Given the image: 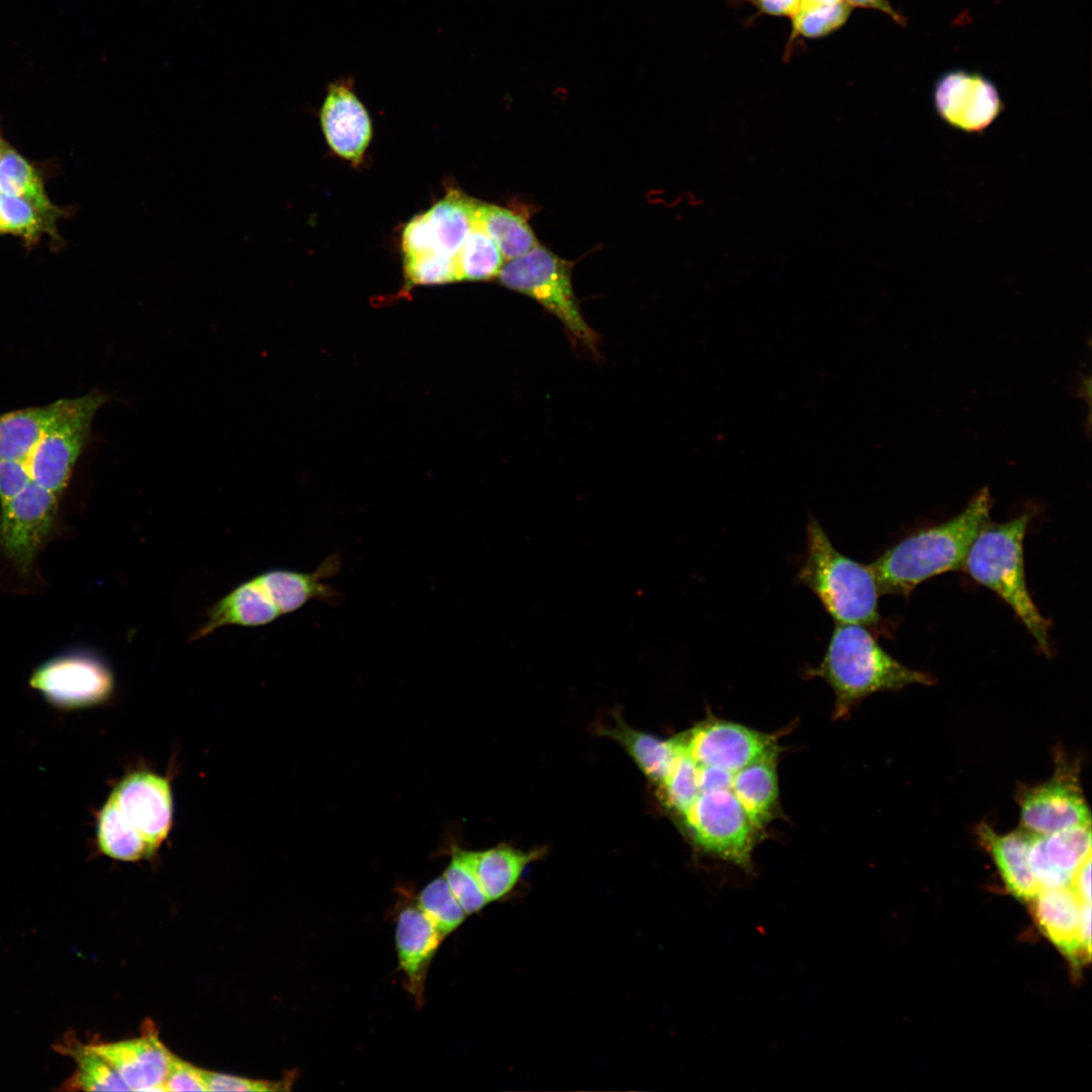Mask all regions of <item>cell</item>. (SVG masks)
Listing matches in <instances>:
<instances>
[{
    "label": "cell",
    "mask_w": 1092,
    "mask_h": 1092,
    "mask_svg": "<svg viewBox=\"0 0 1092 1092\" xmlns=\"http://www.w3.org/2000/svg\"><path fill=\"white\" fill-rule=\"evenodd\" d=\"M691 765L689 803L676 817L703 852L744 870L780 812L776 735L709 718L675 736Z\"/></svg>",
    "instance_id": "cell-1"
},
{
    "label": "cell",
    "mask_w": 1092,
    "mask_h": 1092,
    "mask_svg": "<svg viewBox=\"0 0 1092 1092\" xmlns=\"http://www.w3.org/2000/svg\"><path fill=\"white\" fill-rule=\"evenodd\" d=\"M992 498L987 487L953 518L904 538L870 567L881 595H907L919 583L963 568L969 549L988 522Z\"/></svg>",
    "instance_id": "cell-2"
},
{
    "label": "cell",
    "mask_w": 1092,
    "mask_h": 1092,
    "mask_svg": "<svg viewBox=\"0 0 1092 1092\" xmlns=\"http://www.w3.org/2000/svg\"><path fill=\"white\" fill-rule=\"evenodd\" d=\"M807 673L822 678L833 690L834 719L843 718L875 693L933 682L928 673L892 657L866 626L855 624H835L822 660Z\"/></svg>",
    "instance_id": "cell-3"
},
{
    "label": "cell",
    "mask_w": 1092,
    "mask_h": 1092,
    "mask_svg": "<svg viewBox=\"0 0 1092 1092\" xmlns=\"http://www.w3.org/2000/svg\"><path fill=\"white\" fill-rule=\"evenodd\" d=\"M836 624L876 627L881 596L870 567L838 551L819 522L807 525L806 554L797 574Z\"/></svg>",
    "instance_id": "cell-4"
},
{
    "label": "cell",
    "mask_w": 1092,
    "mask_h": 1092,
    "mask_svg": "<svg viewBox=\"0 0 1092 1092\" xmlns=\"http://www.w3.org/2000/svg\"><path fill=\"white\" fill-rule=\"evenodd\" d=\"M1029 515L1001 523L987 522L974 539L963 568L996 593L1016 614L1042 652L1050 654V622L1040 614L1026 585L1023 539Z\"/></svg>",
    "instance_id": "cell-5"
},
{
    "label": "cell",
    "mask_w": 1092,
    "mask_h": 1092,
    "mask_svg": "<svg viewBox=\"0 0 1092 1092\" xmlns=\"http://www.w3.org/2000/svg\"><path fill=\"white\" fill-rule=\"evenodd\" d=\"M571 263L540 244L528 253L507 260L497 281L533 298L564 327L574 344L598 354L599 335L584 320L571 283Z\"/></svg>",
    "instance_id": "cell-6"
},
{
    "label": "cell",
    "mask_w": 1092,
    "mask_h": 1092,
    "mask_svg": "<svg viewBox=\"0 0 1092 1092\" xmlns=\"http://www.w3.org/2000/svg\"><path fill=\"white\" fill-rule=\"evenodd\" d=\"M110 395L93 390L67 398L26 460L32 481L61 494L67 486L91 433L95 415Z\"/></svg>",
    "instance_id": "cell-7"
},
{
    "label": "cell",
    "mask_w": 1092,
    "mask_h": 1092,
    "mask_svg": "<svg viewBox=\"0 0 1092 1092\" xmlns=\"http://www.w3.org/2000/svg\"><path fill=\"white\" fill-rule=\"evenodd\" d=\"M1021 828L1032 835H1046L1091 824L1080 783L1079 765L1057 752L1056 768L1044 783L1024 787L1017 794Z\"/></svg>",
    "instance_id": "cell-8"
},
{
    "label": "cell",
    "mask_w": 1092,
    "mask_h": 1092,
    "mask_svg": "<svg viewBox=\"0 0 1092 1092\" xmlns=\"http://www.w3.org/2000/svg\"><path fill=\"white\" fill-rule=\"evenodd\" d=\"M59 494L29 482L18 494L0 505V554L22 575L56 527Z\"/></svg>",
    "instance_id": "cell-9"
},
{
    "label": "cell",
    "mask_w": 1092,
    "mask_h": 1092,
    "mask_svg": "<svg viewBox=\"0 0 1092 1092\" xmlns=\"http://www.w3.org/2000/svg\"><path fill=\"white\" fill-rule=\"evenodd\" d=\"M29 685L49 704L61 709L91 707L108 700L114 689L110 667L89 652H70L41 663Z\"/></svg>",
    "instance_id": "cell-10"
},
{
    "label": "cell",
    "mask_w": 1092,
    "mask_h": 1092,
    "mask_svg": "<svg viewBox=\"0 0 1092 1092\" xmlns=\"http://www.w3.org/2000/svg\"><path fill=\"white\" fill-rule=\"evenodd\" d=\"M932 105L942 122L968 134L984 132L1005 108L998 87L990 78L965 69L946 71L936 79Z\"/></svg>",
    "instance_id": "cell-11"
},
{
    "label": "cell",
    "mask_w": 1092,
    "mask_h": 1092,
    "mask_svg": "<svg viewBox=\"0 0 1092 1092\" xmlns=\"http://www.w3.org/2000/svg\"><path fill=\"white\" fill-rule=\"evenodd\" d=\"M107 800L157 849L167 838L173 819L167 778L149 770L132 771L115 786Z\"/></svg>",
    "instance_id": "cell-12"
},
{
    "label": "cell",
    "mask_w": 1092,
    "mask_h": 1092,
    "mask_svg": "<svg viewBox=\"0 0 1092 1092\" xmlns=\"http://www.w3.org/2000/svg\"><path fill=\"white\" fill-rule=\"evenodd\" d=\"M326 141L332 151L354 166L362 163L372 136L369 114L353 89L351 78L328 87L320 112Z\"/></svg>",
    "instance_id": "cell-13"
},
{
    "label": "cell",
    "mask_w": 1092,
    "mask_h": 1092,
    "mask_svg": "<svg viewBox=\"0 0 1092 1092\" xmlns=\"http://www.w3.org/2000/svg\"><path fill=\"white\" fill-rule=\"evenodd\" d=\"M104 1058L130 1091H164L173 1054L154 1027L136 1037L90 1044Z\"/></svg>",
    "instance_id": "cell-14"
},
{
    "label": "cell",
    "mask_w": 1092,
    "mask_h": 1092,
    "mask_svg": "<svg viewBox=\"0 0 1092 1092\" xmlns=\"http://www.w3.org/2000/svg\"><path fill=\"white\" fill-rule=\"evenodd\" d=\"M1091 854L1090 824L1033 835L1028 861L1040 890L1070 886L1074 873Z\"/></svg>",
    "instance_id": "cell-15"
},
{
    "label": "cell",
    "mask_w": 1092,
    "mask_h": 1092,
    "mask_svg": "<svg viewBox=\"0 0 1092 1092\" xmlns=\"http://www.w3.org/2000/svg\"><path fill=\"white\" fill-rule=\"evenodd\" d=\"M444 935L418 905L406 906L398 914L395 932L399 967L406 988L416 1002H424L428 970Z\"/></svg>",
    "instance_id": "cell-16"
},
{
    "label": "cell",
    "mask_w": 1092,
    "mask_h": 1092,
    "mask_svg": "<svg viewBox=\"0 0 1092 1092\" xmlns=\"http://www.w3.org/2000/svg\"><path fill=\"white\" fill-rule=\"evenodd\" d=\"M338 554L327 557L314 571L271 569L255 577L280 615L295 612L311 600L335 604L340 594L325 579L336 575L341 566Z\"/></svg>",
    "instance_id": "cell-17"
},
{
    "label": "cell",
    "mask_w": 1092,
    "mask_h": 1092,
    "mask_svg": "<svg viewBox=\"0 0 1092 1092\" xmlns=\"http://www.w3.org/2000/svg\"><path fill=\"white\" fill-rule=\"evenodd\" d=\"M1044 935L1072 962L1089 960L1080 934L1082 901L1068 887L1041 889L1030 901Z\"/></svg>",
    "instance_id": "cell-18"
},
{
    "label": "cell",
    "mask_w": 1092,
    "mask_h": 1092,
    "mask_svg": "<svg viewBox=\"0 0 1092 1092\" xmlns=\"http://www.w3.org/2000/svg\"><path fill=\"white\" fill-rule=\"evenodd\" d=\"M978 835L994 859L1009 892L1021 901H1032L1040 890L1028 861L1033 835L1021 827L1007 834H999L988 824L978 827Z\"/></svg>",
    "instance_id": "cell-19"
},
{
    "label": "cell",
    "mask_w": 1092,
    "mask_h": 1092,
    "mask_svg": "<svg viewBox=\"0 0 1092 1092\" xmlns=\"http://www.w3.org/2000/svg\"><path fill=\"white\" fill-rule=\"evenodd\" d=\"M280 616L257 578L253 577L236 586L208 609L204 623L194 632L192 639L204 638L225 626H264Z\"/></svg>",
    "instance_id": "cell-20"
},
{
    "label": "cell",
    "mask_w": 1092,
    "mask_h": 1092,
    "mask_svg": "<svg viewBox=\"0 0 1092 1092\" xmlns=\"http://www.w3.org/2000/svg\"><path fill=\"white\" fill-rule=\"evenodd\" d=\"M475 876L488 902L507 896L517 885L525 868L538 856L506 845L470 851L456 848Z\"/></svg>",
    "instance_id": "cell-21"
},
{
    "label": "cell",
    "mask_w": 1092,
    "mask_h": 1092,
    "mask_svg": "<svg viewBox=\"0 0 1092 1092\" xmlns=\"http://www.w3.org/2000/svg\"><path fill=\"white\" fill-rule=\"evenodd\" d=\"M67 398L0 414V460L25 461Z\"/></svg>",
    "instance_id": "cell-22"
},
{
    "label": "cell",
    "mask_w": 1092,
    "mask_h": 1092,
    "mask_svg": "<svg viewBox=\"0 0 1092 1092\" xmlns=\"http://www.w3.org/2000/svg\"><path fill=\"white\" fill-rule=\"evenodd\" d=\"M476 200L451 189L426 211L435 252L455 257L475 223Z\"/></svg>",
    "instance_id": "cell-23"
},
{
    "label": "cell",
    "mask_w": 1092,
    "mask_h": 1092,
    "mask_svg": "<svg viewBox=\"0 0 1092 1092\" xmlns=\"http://www.w3.org/2000/svg\"><path fill=\"white\" fill-rule=\"evenodd\" d=\"M474 214L475 221L495 243L506 260L520 257L539 245L527 219L515 210L476 200Z\"/></svg>",
    "instance_id": "cell-24"
},
{
    "label": "cell",
    "mask_w": 1092,
    "mask_h": 1092,
    "mask_svg": "<svg viewBox=\"0 0 1092 1092\" xmlns=\"http://www.w3.org/2000/svg\"><path fill=\"white\" fill-rule=\"evenodd\" d=\"M96 839L99 849L107 856L136 861L153 856L157 851L107 800L98 813Z\"/></svg>",
    "instance_id": "cell-25"
},
{
    "label": "cell",
    "mask_w": 1092,
    "mask_h": 1092,
    "mask_svg": "<svg viewBox=\"0 0 1092 1092\" xmlns=\"http://www.w3.org/2000/svg\"><path fill=\"white\" fill-rule=\"evenodd\" d=\"M607 733L624 746L650 780L661 781L674 754L673 738L662 740L621 722Z\"/></svg>",
    "instance_id": "cell-26"
},
{
    "label": "cell",
    "mask_w": 1092,
    "mask_h": 1092,
    "mask_svg": "<svg viewBox=\"0 0 1092 1092\" xmlns=\"http://www.w3.org/2000/svg\"><path fill=\"white\" fill-rule=\"evenodd\" d=\"M455 259L460 280L469 281L495 278L505 263L495 243L476 221Z\"/></svg>",
    "instance_id": "cell-27"
},
{
    "label": "cell",
    "mask_w": 1092,
    "mask_h": 1092,
    "mask_svg": "<svg viewBox=\"0 0 1092 1092\" xmlns=\"http://www.w3.org/2000/svg\"><path fill=\"white\" fill-rule=\"evenodd\" d=\"M77 1063L74 1075L67 1082L73 1090L125 1091L126 1085L111 1065L90 1044L74 1043L66 1050Z\"/></svg>",
    "instance_id": "cell-28"
},
{
    "label": "cell",
    "mask_w": 1092,
    "mask_h": 1092,
    "mask_svg": "<svg viewBox=\"0 0 1092 1092\" xmlns=\"http://www.w3.org/2000/svg\"><path fill=\"white\" fill-rule=\"evenodd\" d=\"M852 9L845 1L835 4L801 2L790 17L792 29L788 43L800 36L819 38L831 34L847 22Z\"/></svg>",
    "instance_id": "cell-29"
},
{
    "label": "cell",
    "mask_w": 1092,
    "mask_h": 1092,
    "mask_svg": "<svg viewBox=\"0 0 1092 1092\" xmlns=\"http://www.w3.org/2000/svg\"><path fill=\"white\" fill-rule=\"evenodd\" d=\"M53 208L40 206L26 198L3 195L0 197V232L33 240L53 228Z\"/></svg>",
    "instance_id": "cell-30"
},
{
    "label": "cell",
    "mask_w": 1092,
    "mask_h": 1092,
    "mask_svg": "<svg viewBox=\"0 0 1092 1092\" xmlns=\"http://www.w3.org/2000/svg\"><path fill=\"white\" fill-rule=\"evenodd\" d=\"M418 906L444 936L460 926L467 916L443 876L422 890Z\"/></svg>",
    "instance_id": "cell-31"
},
{
    "label": "cell",
    "mask_w": 1092,
    "mask_h": 1092,
    "mask_svg": "<svg viewBox=\"0 0 1092 1092\" xmlns=\"http://www.w3.org/2000/svg\"><path fill=\"white\" fill-rule=\"evenodd\" d=\"M0 191L52 208L36 172L21 156L7 149L0 153Z\"/></svg>",
    "instance_id": "cell-32"
},
{
    "label": "cell",
    "mask_w": 1092,
    "mask_h": 1092,
    "mask_svg": "<svg viewBox=\"0 0 1092 1092\" xmlns=\"http://www.w3.org/2000/svg\"><path fill=\"white\" fill-rule=\"evenodd\" d=\"M404 276L413 285H438L460 281L455 257L428 253L404 257Z\"/></svg>",
    "instance_id": "cell-33"
},
{
    "label": "cell",
    "mask_w": 1092,
    "mask_h": 1092,
    "mask_svg": "<svg viewBox=\"0 0 1092 1092\" xmlns=\"http://www.w3.org/2000/svg\"><path fill=\"white\" fill-rule=\"evenodd\" d=\"M443 877L467 915L480 911L489 903L475 876L456 848L452 850L451 860Z\"/></svg>",
    "instance_id": "cell-34"
},
{
    "label": "cell",
    "mask_w": 1092,
    "mask_h": 1092,
    "mask_svg": "<svg viewBox=\"0 0 1092 1092\" xmlns=\"http://www.w3.org/2000/svg\"><path fill=\"white\" fill-rule=\"evenodd\" d=\"M207 1091H282L289 1081L257 1080L204 1070Z\"/></svg>",
    "instance_id": "cell-35"
},
{
    "label": "cell",
    "mask_w": 1092,
    "mask_h": 1092,
    "mask_svg": "<svg viewBox=\"0 0 1092 1092\" xmlns=\"http://www.w3.org/2000/svg\"><path fill=\"white\" fill-rule=\"evenodd\" d=\"M164 1091H207L204 1070L173 1055Z\"/></svg>",
    "instance_id": "cell-36"
},
{
    "label": "cell",
    "mask_w": 1092,
    "mask_h": 1092,
    "mask_svg": "<svg viewBox=\"0 0 1092 1092\" xmlns=\"http://www.w3.org/2000/svg\"><path fill=\"white\" fill-rule=\"evenodd\" d=\"M401 248L404 257L436 253L426 212L406 223L401 236Z\"/></svg>",
    "instance_id": "cell-37"
},
{
    "label": "cell",
    "mask_w": 1092,
    "mask_h": 1092,
    "mask_svg": "<svg viewBox=\"0 0 1092 1092\" xmlns=\"http://www.w3.org/2000/svg\"><path fill=\"white\" fill-rule=\"evenodd\" d=\"M31 481L25 461L0 460V505L13 498Z\"/></svg>",
    "instance_id": "cell-38"
},
{
    "label": "cell",
    "mask_w": 1092,
    "mask_h": 1092,
    "mask_svg": "<svg viewBox=\"0 0 1092 1092\" xmlns=\"http://www.w3.org/2000/svg\"><path fill=\"white\" fill-rule=\"evenodd\" d=\"M753 6L759 14L775 17H791L801 0H741Z\"/></svg>",
    "instance_id": "cell-39"
},
{
    "label": "cell",
    "mask_w": 1092,
    "mask_h": 1092,
    "mask_svg": "<svg viewBox=\"0 0 1092 1092\" xmlns=\"http://www.w3.org/2000/svg\"><path fill=\"white\" fill-rule=\"evenodd\" d=\"M1070 888L1082 902L1091 903V854L1082 861L1074 873Z\"/></svg>",
    "instance_id": "cell-40"
},
{
    "label": "cell",
    "mask_w": 1092,
    "mask_h": 1092,
    "mask_svg": "<svg viewBox=\"0 0 1092 1092\" xmlns=\"http://www.w3.org/2000/svg\"><path fill=\"white\" fill-rule=\"evenodd\" d=\"M852 8L873 9L885 13L896 24L905 26L907 20L903 14L897 11L890 0H844Z\"/></svg>",
    "instance_id": "cell-41"
},
{
    "label": "cell",
    "mask_w": 1092,
    "mask_h": 1092,
    "mask_svg": "<svg viewBox=\"0 0 1092 1092\" xmlns=\"http://www.w3.org/2000/svg\"><path fill=\"white\" fill-rule=\"evenodd\" d=\"M842 1L844 0H801V2L813 4H835Z\"/></svg>",
    "instance_id": "cell-42"
},
{
    "label": "cell",
    "mask_w": 1092,
    "mask_h": 1092,
    "mask_svg": "<svg viewBox=\"0 0 1092 1092\" xmlns=\"http://www.w3.org/2000/svg\"><path fill=\"white\" fill-rule=\"evenodd\" d=\"M1 153V152H0Z\"/></svg>",
    "instance_id": "cell-43"
}]
</instances>
